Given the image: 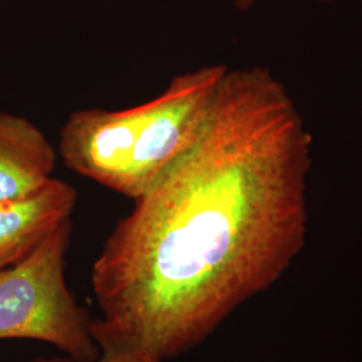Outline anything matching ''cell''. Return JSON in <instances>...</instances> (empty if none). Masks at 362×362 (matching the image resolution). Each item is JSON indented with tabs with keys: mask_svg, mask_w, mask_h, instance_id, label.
<instances>
[{
	"mask_svg": "<svg viewBox=\"0 0 362 362\" xmlns=\"http://www.w3.org/2000/svg\"><path fill=\"white\" fill-rule=\"evenodd\" d=\"M313 136L262 66L230 69L192 145L91 267L100 351L172 360L272 285L303 246Z\"/></svg>",
	"mask_w": 362,
	"mask_h": 362,
	"instance_id": "1",
	"label": "cell"
},
{
	"mask_svg": "<svg viewBox=\"0 0 362 362\" xmlns=\"http://www.w3.org/2000/svg\"><path fill=\"white\" fill-rule=\"evenodd\" d=\"M228 66H203L170 81L145 104L82 109L59 132L66 167L132 200L143 196L196 140Z\"/></svg>",
	"mask_w": 362,
	"mask_h": 362,
	"instance_id": "2",
	"label": "cell"
},
{
	"mask_svg": "<svg viewBox=\"0 0 362 362\" xmlns=\"http://www.w3.org/2000/svg\"><path fill=\"white\" fill-rule=\"evenodd\" d=\"M73 223L66 220L28 257L0 270V339L50 344L67 357L91 362L101 354L91 320L66 284Z\"/></svg>",
	"mask_w": 362,
	"mask_h": 362,
	"instance_id": "3",
	"label": "cell"
},
{
	"mask_svg": "<svg viewBox=\"0 0 362 362\" xmlns=\"http://www.w3.org/2000/svg\"><path fill=\"white\" fill-rule=\"evenodd\" d=\"M77 191L52 177L39 192L15 202H0V270L28 257L71 214Z\"/></svg>",
	"mask_w": 362,
	"mask_h": 362,
	"instance_id": "4",
	"label": "cell"
},
{
	"mask_svg": "<svg viewBox=\"0 0 362 362\" xmlns=\"http://www.w3.org/2000/svg\"><path fill=\"white\" fill-rule=\"evenodd\" d=\"M58 151L38 127L0 112V202H15L39 192L52 179Z\"/></svg>",
	"mask_w": 362,
	"mask_h": 362,
	"instance_id": "5",
	"label": "cell"
},
{
	"mask_svg": "<svg viewBox=\"0 0 362 362\" xmlns=\"http://www.w3.org/2000/svg\"><path fill=\"white\" fill-rule=\"evenodd\" d=\"M31 362H79L66 357V358H39ZM91 362H170L169 360H161L151 354L141 353L137 350H110L101 351L100 357Z\"/></svg>",
	"mask_w": 362,
	"mask_h": 362,
	"instance_id": "6",
	"label": "cell"
},
{
	"mask_svg": "<svg viewBox=\"0 0 362 362\" xmlns=\"http://www.w3.org/2000/svg\"><path fill=\"white\" fill-rule=\"evenodd\" d=\"M233 1L239 10H248L255 4V0H233ZM325 1H333V0H325Z\"/></svg>",
	"mask_w": 362,
	"mask_h": 362,
	"instance_id": "7",
	"label": "cell"
}]
</instances>
